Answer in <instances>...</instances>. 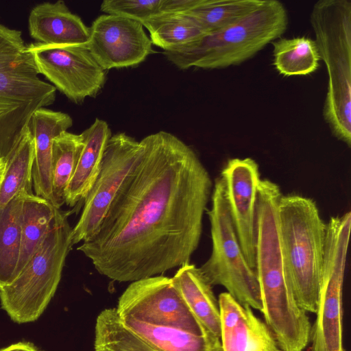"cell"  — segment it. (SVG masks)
I'll list each match as a JSON object with an SVG mask.
<instances>
[{"label":"cell","instance_id":"cell-9","mask_svg":"<svg viewBox=\"0 0 351 351\" xmlns=\"http://www.w3.org/2000/svg\"><path fill=\"white\" fill-rule=\"evenodd\" d=\"M351 226L350 212L326 223L324 263L312 351H346L343 344V285Z\"/></svg>","mask_w":351,"mask_h":351},{"label":"cell","instance_id":"cell-12","mask_svg":"<svg viewBox=\"0 0 351 351\" xmlns=\"http://www.w3.org/2000/svg\"><path fill=\"white\" fill-rule=\"evenodd\" d=\"M39 74L69 100L80 104L103 88L106 74L93 57L86 44L53 45L33 43L27 45Z\"/></svg>","mask_w":351,"mask_h":351},{"label":"cell","instance_id":"cell-17","mask_svg":"<svg viewBox=\"0 0 351 351\" xmlns=\"http://www.w3.org/2000/svg\"><path fill=\"white\" fill-rule=\"evenodd\" d=\"M28 27L32 38L46 45H84L88 43L90 34L89 27L61 0L44 2L33 8Z\"/></svg>","mask_w":351,"mask_h":351},{"label":"cell","instance_id":"cell-14","mask_svg":"<svg viewBox=\"0 0 351 351\" xmlns=\"http://www.w3.org/2000/svg\"><path fill=\"white\" fill-rule=\"evenodd\" d=\"M231 220L248 265L255 270L256 204L261 176L252 158H231L221 171Z\"/></svg>","mask_w":351,"mask_h":351},{"label":"cell","instance_id":"cell-21","mask_svg":"<svg viewBox=\"0 0 351 351\" xmlns=\"http://www.w3.org/2000/svg\"><path fill=\"white\" fill-rule=\"evenodd\" d=\"M57 209L41 197L34 193H23L21 215V254L14 280L42 243Z\"/></svg>","mask_w":351,"mask_h":351},{"label":"cell","instance_id":"cell-8","mask_svg":"<svg viewBox=\"0 0 351 351\" xmlns=\"http://www.w3.org/2000/svg\"><path fill=\"white\" fill-rule=\"evenodd\" d=\"M211 201V208L207 213L210 223L212 252L199 268L212 286H223L239 304L261 312L256 274L248 265L237 239L220 177L215 180Z\"/></svg>","mask_w":351,"mask_h":351},{"label":"cell","instance_id":"cell-23","mask_svg":"<svg viewBox=\"0 0 351 351\" xmlns=\"http://www.w3.org/2000/svg\"><path fill=\"white\" fill-rule=\"evenodd\" d=\"M141 23L149 32L152 45L164 51L184 47L207 34L185 14L161 12Z\"/></svg>","mask_w":351,"mask_h":351},{"label":"cell","instance_id":"cell-18","mask_svg":"<svg viewBox=\"0 0 351 351\" xmlns=\"http://www.w3.org/2000/svg\"><path fill=\"white\" fill-rule=\"evenodd\" d=\"M84 147L65 194V203L74 206L84 200L99 172L102 156L112 136L108 123L97 118L81 133Z\"/></svg>","mask_w":351,"mask_h":351},{"label":"cell","instance_id":"cell-24","mask_svg":"<svg viewBox=\"0 0 351 351\" xmlns=\"http://www.w3.org/2000/svg\"><path fill=\"white\" fill-rule=\"evenodd\" d=\"M23 193L0 208V289L14 278L21 254V215Z\"/></svg>","mask_w":351,"mask_h":351},{"label":"cell","instance_id":"cell-3","mask_svg":"<svg viewBox=\"0 0 351 351\" xmlns=\"http://www.w3.org/2000/svg\"><path fill=\"white\" fill-rule=\"evenodd\" d=\"M278 219L283 266L298 304L316 313L324 263L326 223L315 202L298 194L282 195Z\"/></svg>","mask_w":351,"mask_h":351},{"label":"cell","instance_id":"cell-31","mask_svg":"<svg viewBox=\"0 0 351 351\" xmlns=\"http://www.w3.org/2000/svg\"><path fill=\"white\" fill-rule=\"evenodd\" d=\"M5 167V159H0V182L3 178Z\"/></svg>","mask_w":351,"mask_h":351},{"label":"cell","instance_id":"cell-28","mask_svg":"<svg viewBox=\"0 0 351 351\" xmlns=\"http://www.w3.org/2000/svg\"><path fill=\"white\" fill-rule=\"evenodd\" d=\"M95 351H159L127 328L116 308L101 311L96 320Z\"/></svg>","mask_w":351,"mask_h":351},{"label":"cell","instance_id":"cell-27","mask_svg":"<svg viewBox=\"0 0 351 351\" xmlns=\"http://www.w3.org/2000/svg\"><path fill=\"white\" fill-rule=\"evenodd\" d=\"M263 0H198L184 13L208 34L237 23L254 10Z\"/></svg>","mask_w":351,"mask_h":351},{"label":"cell","instance_id":"cell-22","mask_svg":"<svg viewBox=\"0 0 351 351\" xmlns=\"http://www.w3.org/2000/svg\"><path fill=\"white\" fill-rule=\"evenodd\" d=\"M34 159V141L28 125L14 150L5 159L0 182V208L21 193H33Z\"/></svg>","mask_w":351,"mask_h":351},{"label":"cell","instance_id":"cell-5","mask_svg":"<svg viewBox=\"0 0 351 351\" xmlns=\"http://www.w3.org/2000/svg\"><path fill=\"white\" fill-rule=\"evenodd\" d=\"M288 24V13L282 3L263 0L254 10L237 23L163 53L182 70L191 67L225 69L244 62L267 44L280 38Z\"/></svg>","mask_w":351,"mask_h":351},{"label":"cell","instance_id":"cell-13","mask_svg":"<svg viewBox=\"0 0 351 351\" xmlns=\"http://www.w3.org/2000/svg\"><path fill=\"white\" fill-rule=\"evenodd\" d=\"M89 30L87 48L106 71L136 66L154 52L139 21L105 14L93 22Z\"/></svg>","mask_w":351,"mask_h":351},{"label":"cell","instance_id":"cell-26","mask_svg":"<svg viewBox=\"0 0 351 351\" xmlns=\"http://www.w3.org/2000/svg\"><path fill=\"white\" fill-rule=\"evenodd\" d=\"M272 46L274 65L283 76L306 75L319 66L317 44L309 37L280 38L272 42Z\"/></svg>","mask_w":351,"mask_h":351},{"label":"cell","instance_id":"cell-2","mask_svg":"<svg viewBox=\"0 0 351 351\" xmlns=\"http://www.w3.org/2000/svg\"><path fill=\"white\" fill-rule=\"evenodd\" d=\"M279 186L261 180L256 204L255 271L262 302L261 313L280 349L302 351L310 341L311 325L297 303L286 278L278 219L282 197Z\"/></svg>","mask_w":351,"mask_h":351},{"label":"cell","instance_id":"cell-1","mask_svg":"<svg viewBox=\"0 0 351 351\" xmlns=\"http://www.w3.org/2000/svg\"><path fill=\"white\" fill-rule=\"evenodd\" d=\"M140 141L141 157L99 228L77 248L118 282L190 263L213 188L196 153L176 136L159 131Z\"/></svg>","mask_w":351,"mask_h":351},{"label":"cell","instance_id":"cell-11","mask_svg":"<svg viewBox=\"0 0 351 351\" xmlns=\"http://www.w3.org/2000/svg\"><path fill=\"white\" fill-rule=\"evenodd\" d=\"M116 311L122 319L173 328L197 335L210 333L192 313L171 278L164 276L132 282L119 298Z\"/></svg>","mask_w":351,"mask_h":351},{"label":"cell","instance_id":"cell-6","mask_svg":"<svg viewBox=\"0 0 351 351\" xmlns=\"http://www.w3.org/2000/svg\"><path fill=\"white\" fill-rule=\"evenodd\" d=\"M310 23L328 75L323 117L332 134L351 146V1L319 0Z\"/></svg>","mask_w":351,"mask_h":351},{"label":"cell","instance_id":"cell-25","mask_svg":"<svg viewBox=\"0 0 351 351\" xmlns=\"http://www.w3.org/2000/svg\"><path fill=\"white\" fill-rule=\"evenodd\" d=\"M83 147L82 134H75L66 131L53 141L51 184L53 206L58 209H60L65 203L66 190Z\"/></svg>","mask_w":351,"mask_h":351},{"label":"cell","instance_id":"cell-10","mask_svg":"<svg viewBox=\"0 0 351 351\" xmlns=\"http://www.w3.org/2000/svg\"><path fill=\"white\" fill-rule=\"evenodd\" d=\"M141 153V141L124 132L112 134L102 156L99 172L84 199L80 219L72 228L73 245L89 240L97 232Z\"/></svg>","mask_w":351,"mask_h":351},{"label":"cell","instance_id":"cell-19","mask_svg":"<svg viewBox=\"0 0 351 351\" xmlns=\"http://www.w3.org/2000/svg\"><path fill=\"white\" fill-rule=\"evenodd\" d=\"M182 299L202 326L220 339L221 331L219 302L199 267L190 263L178 269L171 278Z\"/></svg>","mask_w":351,"mask_h":351},{"label":"cell","instance_id":"cell-15","mask_svg":"<svg viewBox=\"0 0 351 351\" xmlns=\"http://www.w3.org/2000/svg\"><path fill=\"white\" fill-rule=\"evenodd\" d=\"M223 351H275L278 343L267 325L252 308L243 306L228 293L219 297Z\"/></svg>","mask_w":351,"mask_h":351},{"label":"cell","instance_id":"cell-7","mask_svg":"<svg viewBox=\"0 0 351 351\" xmlns=\"http://www.w3.org/2000/svg\"><path fill=\"white\" fill-rule=\"evenodd\" d=\"M69 215L57 209L47 234L23 271L0 289L1 308L14 322L36 320L54 295L73 246Z\"/></svg>","mask_w":351,"mask_h":351},{"label":"cell","instance_id":"cell-30","mask_svg":"<svg viewBox=\"0 0 351 351\" xmlns=\"http://www.w3.org/2000/svg\"><path fill=\"white\" fill-rule=\"evenodd\" d=\"M0 351H42L35 345L29 342H19L12 344Z\"/></svg>","mask_w":351,"mask_h":351},{"label":"cell","instance_id":"cell-29","mask_svg":"<svg viewBox=\"0 0 351 351\" xmlns=\"http://www.w3.org/2000/svg\"><path fill=\"white\" fill-rule=\"evenodd\" d=\"M163 0H104L100 5L101 12L142 23L160 12Z\"/></svg>","mask_w":351,"mask_h":351},{"label":"cell","instance_id":"cell-32","mask_svg":"<svg viewBox=\"0 0 351 351\" xmlns=\"http://www.w3.org/2000/svg\"><path fill=\"white\" fill-rule=\"evenodd\" d=\"M275 351H285V350H282V349H280H280H279V348H277Z\"/></svg>","mask_w":351,"mask_h":351},{"label":"cell","instance_id":"cell-4","mask_svg":"<svg viewBox=\"0 0 351 351\" xmlns=\"http://www.w3.org/2000/svg\"><path fill=\"white\" fill-rule=\"evenodd\" d=\"M21 31L0 24V159H6L34 112L51 105L56 88L39 77Z\"/></svg>","mask_w":351,"mask_h":351},{"label":"cell","instance_id":"cell-20","mask_svg":"<svg viewBox=\"0 0 351 351\" xmlns=\"http://www.w3.org/2000/svg\"><path fill=\"white\" fill-rule=\"evenodd\" d=\"M121 319L127 328L159 351H223L220 339L210 333L197 335L131 319Z\"/></svg>","mask_w":351,"mask_h":351},{"label":"cell","instance_id":"cell-16","mask_svg":"<svg viewBox=\"0 0 351 351\" xmlns=\"http://www.w3.org/2000/svg\"><path fill=\"white\" fill-rule=\"evenodd\" d=\"M73 125L66 113L45 108L32 114L29 128L34 141V159L32 168V186L35 195L53 205L51 184V154L53 139Z\"/></svg>","mask_w":351,"mask_h":351}]
</instances>
